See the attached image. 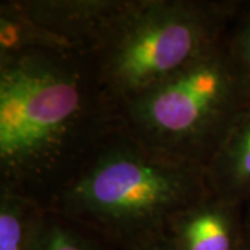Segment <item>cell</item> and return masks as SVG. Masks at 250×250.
Returning a JSON list of instances; mask_svg holds the SVG:
<instances>
[{"mask_svg": "<svg viewBox=\"0 0 250 250\" xmlns=\"http://www.w3.org/2000/svg\"><path fill=\"white\" fill-rule=\"evenodd\" d=\"M243 225H245V236L250 239V199L243 205Z\"/></svg>", "mask_w": 250, "mask_h": 250, "instance_id": "obj_12", "label": "cell"}, {"mask_svg": "<svg viewBox=\"0 0 250 250\" xmlns=\"http://www.w3.org/2000/svg\"><path fill=\"white\" fill-rule=\"evenodd\" d=\"M233 60L250 85V1H245L227 35Z\"/></svg>", "mask_w": 250, "mask_h": 250, "instance_id": "obj_10", "label": "cell"}, {"mask_svg": "<svg viewBox=\"0 0 250 250\" xmlns=\"http://www.w3.org/2000/svg\"><path fill=\"white\" fill-rule=\"evenodd\" d=\"M239 250H250V239L245 236V241L242 243V246L239 248Z\"/></svg>", "mask_w": 250, "mask_h": 250, "instance_id": "obj_13", "label": "cell"}, {"mask_svg": "<svg viewBox=\"0 0 250 250\" xmlns=\"http://www.w3.org/2000/svg\"><path fill=\"white\" fill-rule=\"evenodd\" d=\"M49 50L89 54L128 0H6Z\"/></svg>", "mask_w": 250, "mask_h": 250, "instance_id": "obj_5", "label": "cell"}, {"mask_svg": "<svg viewBox=\"0 0 250 250\" xmlns=\"http://www.w3.org/2000/svg\"><path fill=\"white\" fill-rule=\"evenodd\" d=\"M31 250H117L83 227L46 208Z\"/></svg>", "mask_w": 250, "mask_h": 250, "instance_id": "obj_9", "label": "cell"}, {"mask_svg": "<svg viewBox=\"0 0 250 250\" xmlns=\"http://www.w3.org/2000/svg\"><path fill=\"white\" fill-rule=\"evenodd\" d=\"M118 128L88 54L0 56V187L47 208Z\"/></svg>", "mask_w": 250, "mask_h": 250, "instance_id": "obj_1", "label": "cell"}, {"mask_svg": "<svg viewBox=\"0 0 250 250\" xmlns=\"http://www.w3.org/2000/svg\"><path fill=\"white\" fill-rule=\"evenodd\" d=\"M45 207L0 187V250H31Z\"/></svg>", "mask_w": 250, "mask_h": 250, "instance_id": "obj_8", "label": "cell"}, {"mask_svg": "<svg viewBox=\"0 0 250 250\" xmlns=\"http://www.w3.org/2000/svg\"><path fill=\"white\" fill-rule=\"evenodd\" d=\"M211 192L206 167L118 128L47 208L114 249L135 250L167 238L177 215Z\"/></svg>", "mask_w": 250, "mask_h": 250, "instance_id": "obj_2", "label": "cell"}, {"mask_svg": "<svg viewBox=\"0 0 250 250\" xmlns=\"http://www.w3.org/2000/svg\"><path fill=\"white\" fill-rule=\"evenodd\" d=\"M243 3L128 0L88 54L116 116L220 45Z\"/></svg>", "mask_w": 250, "mask_h": 250, "instance_id": "obj_3", "label": "cell"}, {"mask_svg": "<svg viewBox=\"0 0 250 250\" xmlns=\"http://www.w3.org/2000/svg\"><path fill=\"white\" fill-rule=\"evenodd\" d=\"M167 238L177 250H239L245 241L243 205L211 192L177 215Z\"/></svg>", "mask_w": 250, "mask_h": 250, "instance_id": "obj_6", "label": "cell"}, {"mask_svg": "<svg viewBox=\"0 0 250 250\" xmlns=\"http://www.w3.org/2000/svg\"><path fill=\"white\" fill-rule=\"evenodd\" d=\"M217 196L245 205L250 199V104L235 121L206 167Z\"/></svg>", "mask_w": 250, "mask_h": 250, "instance_id": "obj_7", "label": "cell"}, {"mask_svg": "<svg viewBox=\"0 0 250 250\" xmlns=\"http://www.w3.org/2000/svg\"><path fill=\"white\" fill-rule=\"evenodd\" d=\"M135 250H177L175 246L172 245V242L168 239V238H164V239H160L157 242H153L150 245H146L143 248H139V249Z\"/></svg>", "mask_w": 250, "mask_h": 250, "instance_id": "obj_11", "label": "cell"}, {"mask_svg": "<svg viewBox=\"0 0 250 250\" xmlns=\"http://www.w3.org/2000/svg\"><path fill=\"white\" fill-rule=\"evenodd\" d=\"M249 104L250 85L225 38L121 108L117 118L120 129L135 141L207 167Z\"/></svg>", "mask_w": 250, "mask_h": 250, "instance_id": "obj_4", "label": "cell"}]
</instances>
